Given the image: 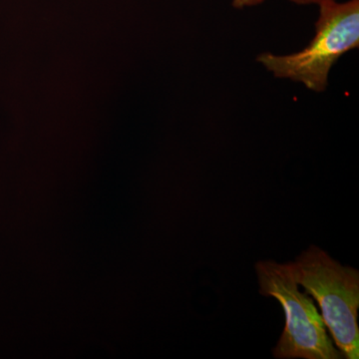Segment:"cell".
<instances>
[{
  "label": "cell",
  "instance_id": "obj_1",
  "mask_svg": "<svg viewBox=\"0 0 359 359\" xmlns=\"http://www.w3.org/2000/svg\"><path fill=\"white\" fill-rule=\"evenodd\" d=\"M318 7L316 32L304 49L285 55L264 52L257 58L273 76L313 92L325 91L335 63L359 46V0H327Z\"/></svg>",
  "mask_w": 359,
  "mask_h": 359
},
{
  "label": "cell",
  "instance_id": "obj_2",
  "mask_svg": "<svg viewBox=\"0 0 359 359\" xmlns=\"http://www.w3.org/2000/svg\"><path fill=\"white\" fill-rule=\"evenodd\" d=\"M290 268L295 282L318 302L325 327L344 358H359V271L311 245Z\"/></svg>",
  "mask_w": 359,
  "mask_h": 359
},
{
  "label": "cell",
  "instance_id": "obj_3",
  "mask_svg": "<svg viewBox=\"0 0 359 359\" xmlns=\"http://www.w3.org/2000/svg\"><path fill=\"white\" fill-rule=\"evenodd\" d=\"M259 292L282 306L285 325L273 349L276 359H341L327 335L314 299L299 290L290 264L259 261L256 264Z\"/></svg>",
  "mask_w": 359,
  "mask_h": 359
},
{
  "label": "cell",
  "instance_id": "obj_4",
  "mask_svg": "<svg viewBox=\"0 0 359 359\" xmlns=\"http://www.w3.org/2000/svg\"><path fill=\"white\" fill-rule=\"evenodd\" d=\"M264 1L266 0H231V4H233L235 8L242 9L247 8V7L259 6V4H263ZM290 1L301 4V6H311V4L320 6V4L327 1V0H290Z\"/></svg>",
  "mask_w": 359,
  "mask_h": 359
}]
</instances>
